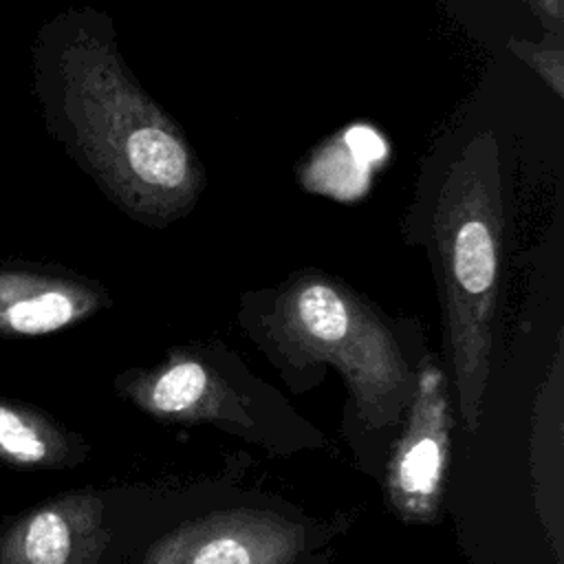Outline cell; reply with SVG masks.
Listing matches in <instances>:
<instances>
[{
  "mask_svg": "<svg viewBox=\"0 0 564 564\" xmlns=\"http://www.w3.org/2000/svg\"><path fill=\"white\" fill-rule=\"evenodd\" d=\"M31 57L48 134L115 200L137 205L150 192L192 185L187 145L134 86L101 13H57L37 31Z\"/></svg>",
  "mask_w": 564,
  "mask_h": 564,
  "instance_id": "6da1fadb",
  "label": "cell"
},
{
  "mask_svg": "<svg viewBox=\"0 0 564 564\" xmlns=\"http://www.w3.org/2000/svg\"><path fill=\"white\" fill-rule=\"evenodd\" d=\"M297 357L335 364L370 427L394 423L410 401L414 377L386 328L335 286L311 282L295 291L282 319Z\"/></svg>",
  "mask_w": 564,
  "mask_h": 564,
  "instance_id": "7a4b0ae2",
  "label": "cell"
},
{
  "mask_svg": "<svg viewBox=\"0 0 564 564\" xmlns=\"http://www.w3.org/2000/svg\"><path fill=\"white\" fill-rule=\"evenodd\" d=\"M452 445V408L447 379L430 361H421L408 419L390 456L386 494L403 522H432L438 516Z\"/></svg>",
  "mask_w": 564,
  "mask_h": 564,
  "instance_id": "3957f363",
  "label": "cell"
},
{
  "mask_svg": "<svg viewBox=\"0 0 564 564\" xmlns=\"http://www.w3.org/2000/svg\"><path fill=\"white\" fill-rule=\"evenodd\" d=\"M304 529L278 513L231 509L183 522L156 540L145 564H293Z\"/></svg>",
  "mask_w": 564,
  "mask_h": 564,
  "instance_id": "277c9868",
  "label": "cell"
},
{
  "mask_svg": "<svg viewBox=\"0 0 564 564\" xmlns=\"http://www.w3.org/2000/svg\"><path fill=\"white\" fill-rule=\"evenodd\" d=\"M101 300L93 282L64 269L0 262V335L55 333L95 313Z\"/></svg>",
  "mask_w": 564,
  "mask_h": 564,
  "instance_id": "5b68a950",
  "label": "cell"
},
{
  "mask_svg": "<svg viewBox=\"0 0 564 564\" xmlns=\"http://www.w3.org/2000/svg\"><path fill=\"white\" fill-rule=\"evenodd\" d=\"M130 399L152 416L176 423L231 419L236 399L227 383L196 357H172L126 386Z\"/></svg>",
  "mask_w": 564,
  "mask_h": 564,
  "instance_id": "8992f818",
  "label": "cell"
},
{
  "mask_svg": "<svg viewBox=\"0 0 564 564\" xmlns=\"http://www.w3.org/2000/svg\"><path fill=\"white\" fill-rule=\"evenodd\" d=\"M77 524L66 511L44 509L29 522L22 538V551L29 564H68L75 551Z\"/></svg>",
  "mask_w": 564,
  "mask_h": 564,
  "instance_id": "52a82bcc",
  "label": "cell"
},
{
  "mask_svg": "<svg viewBox=\"0 0 564 564\" xmlns=\"http://www.w3.org/2000/svg\"><path fill=\"white\" fill-rule=\"evenodd\" d=\"M0 454L20 463H40L51 454V443L20 412L0 405Z\"/></svg>",
  "mask_w": 564,
  "mask_h": 564,
  "instance_id": "ba28073f",
  "label": "cell"
}]
</instances>
